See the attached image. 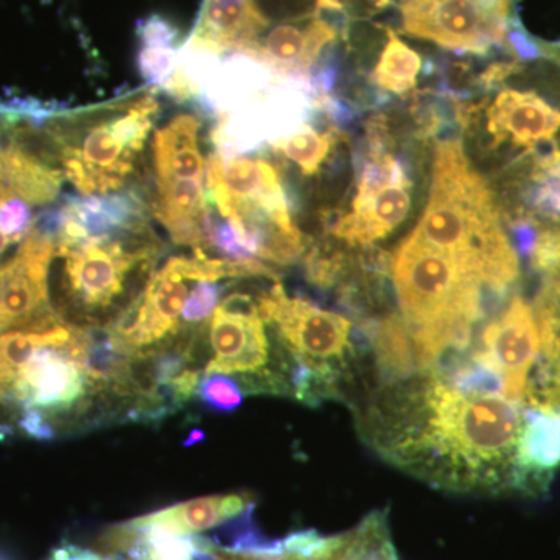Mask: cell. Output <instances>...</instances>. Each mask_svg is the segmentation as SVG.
I'll use <instances>...</instances> for the list:
<instances>
[{
    "mask_svg": "<svg viewBox=\"0 0 560 560\" xmlns=\"http://www.w3.org/2000/svg\"><path fill=\"white\" fill-rule=\"evenodd\" d=\"M510 0H405L404 31L445 49L485 54L506 33Z\"/></svg>",
    "mask_w": 560,
    "mask_h": 560,
    "instance_id": "cell-7",
    "label": "cell"
},
{
    "mask_svg": "<svg viewBox=\"0 0 560 560\" xmlns=\"http://www.w3.org/2000/svg\"><path fill=\"white\" fill-rule=\"evenodd\" d=\"M20 429L24 431L25 436L36 441H51L57 436V431L47 420L46 415L36 408H24L20 419Z\"/></svg>",
    "mask_w": 560,
    "mask_h": 560,
    "instance_id": "cell-31",
    "label": "cell"
},
{
    "mask_svg": "<svg viewBox=\"0 0 560 560\" xmlns=\"http://www.w3.org/2000/svg\"><path fill=\"white\" fill-rule=\"evenodd\" d=\"M249 503L248 493L201 497L173 504L132 522L140 528H158L176 536H190L223 525L241 514Z\"/></svg>",
    "mask_w": 560,
    "mask_h": 560,
    "instance_id": "cell-19",
    "label": "cell"
},
{
    "mask_svg": "<svg viewBox=\"0 0 560 560\" xmlns=\"http://www.w3.org/2000/svg\"><path fill=\"white\" fill-rule=\"evenodd\" d=\"M363 422L385 458L433 485L497 490L514 474L523 419L511 400L467 396L431 374L383 393Z\"/></svg>",
    "mask_w": 560,
    "mask_h": 560,
    "instance_id": "cell-1",
    "label": "cell"
},
{
    "mask_svg": "<svg viewBox=\"0 0 560 560\" xmlns=\"http://www.w3.org/2000/svg\"><path fill=\"white\" fill-rule=\"evenodd\" d=\"M536 179L534 205L547 215L560 217V151L540 162Z\"/></svg>",
    "mask_w": 560,
    "mask_h": 560,
    "instance_id": "cell-26",
    "label": "cell"
},
{
    "mask_svg": "<svg viewBox=\"0 0 560 560\" xmlns=\"http://www.w3.org/2000/svg\"><path fill=\"white\" fill-rule=\"evenodd\" d=\"M410 187L404 168L383 183L361 180L352 212L338 221L334 234L353 246L382 241L408 215Z\"/></svg>",
    "mask_w": 560,
    "mask_h": 560,
    "instance_id": "cell-12",
    "label": "cell"
},
{
    "mask_svg": "<svg viewBox=\"0 0 560 560\" xmlns=\"http://www.w3.org/2000/svg\"><path fill=\"white\" fill-rule=\"evenodd\" d=\"M401 312L408 326L419 327L447 313L482 316V283L471 278L451 254L408 237L393 260Z\"/></svg>",
    "mask_w": 560,
    "mask_h": 560,
    "instance_id": "cell-5",
    "label": "cell"
},
{
    "mask_svg": "<svg viewBox=\"0 0 560 560\" xmlns=\"http://www.w3.org/2000/svg\"><path fill=\"white\" fill-rule=\"evenodd\" d=\"M213 357L205 374H256L270 360V341L260 316L213 312L209 326Z\"/></svg>",
    "mask_w": 560,
    "mask_h": 560,
    "instance_id": "cell-14",
    "label": "cell"
},
{
    "mask_svg": "<svg viewBox=\"0 0 560 560\" xmlns=\"http://www.w3.org/2000/svg\"><path fill=\"white\" fill-rule=\"evenodd\" d=\"M160 113L156 92L143 91L86 110L62 113L44 131L62 175L83 195L119 190L135 172Z\"/></svg>",
    "mask_w": 560,
    "mask_h": 560,
    "instance_id": "cell-3",
    "label": "cell"
},
{
    "mask_svg": "<svg viewBox=\"0 0 560 560\" xmlns=\"http://www.w3.org/2000/svg\"><path fill=\"white\" fill-rule=\"evenodd\" d=\"M335 143L334 131L319 135L311 125L304 124L296 131L271 142L272 150L300 165L304 175H315L320 164L329 156Z\"/></svg>",
    "mask_w": 560,
    "mask_h": 560,
    "instance_id": "cell-23",
    "label": "cell"
},
{
    "mask_svg": "<svg viewBox=\"0 0 560 560\" xmlns=\"http://www.w3.org/2000/svg\"><path fill=\"white\" fill-rule=\"evenodd\" d=\"M488 128L495 143L511 139L515 147L533 150L560 130V110L533 92L501 91L488 110Z\"/></svg>",
    "mask_w": 560,
    "mask_h": 560,
    "instance_id": "cell-17",
    "label": "cell"
},
{
    "mask_svg": "<svg viewBox=\"0 0 560 560\" xmlns=\"http://www.w3.org/2000/svg\"><path fill=\"white\" fill-rule=\"evenodd\" d=\"M57 238L32 224L13 259L0 265V311L11 326L44 331L65 324L49 302V265Z\"/></svg>",
    "mask_w": 560,
    "mask_h": 560,
    "instance_id": "cell-9",
    "label": "cell"
},
{
    "mask_svg": "<svg viewBox=\"0 0 560 560\" xmlns=\"http://www.w3.org/2000/svg\"><path fill=\"white\" fill-rule=\"evenodd\" d=\"M140 47H168L179 49V28L161 14H150L136 25Z\"/></svg>",
    "mask_w": 560,
    "mask_h": 560,
    "instance_id": "cell-29",
    "label": "cell"
},
{
    "mask_svg": "<svg viewBox=\"0 0 560 560\" xmlns=\"http://www.w3.org/2000/svg\"><path fill=\"white\" fill-rule=\"evenodd\" d=\"M411 237L451 254L489 289L504 291L518 278L492 195L456 140L438 145L430 201Z\"/></svg>",
    "mask_w": 560,
    "mask_h": 560,
    "instance_id": "cell-2",
    "label": "cell"
},
{
    "mask_svg": "<svg viewBox=\"0 0 560 560\" xmlns=\"http://www.w3.org/2000/svg\"><path fill=\"white\" fill-rule=\"evenodd\" d=\"M375 366L386 385L407 381L415 372L416 357L410 329L397 316L366 326Z\"/></svg>",
    "mask_w": 560,
    "mask_h": 560,
    "instance_id": "cell-21",
    "label": "cell"
},
{
    "mask_svg": "<svg viewBox=\"0 0 560 560\" xmlns=\"http://www.w3.org/2000/svg\"><path fill=\"white\" fill-rule=\"evenodd\" d=\"M140 529H142L143 544H145V560H194L195 551H197L195 534L176 536V534L158 528Z\"/></svg>",
    "mask_w": 560,
    "mask_h": 560,
    "instance_id": "cell-24",
    "label": "cell"
},
{
    "mask_svg": "<svg viewBox=\"0 0 560 560\" xmlns=\"http://www.w3.org/2000/svg\"><path fill=\"white\" fill-rule=\"evenodd\" d=\"M92 383L83 368L70 359L65 348H43L21 368L13 383V400L44 415L68 412L84 407Z\"/></svg>",
    "mask_w": 560,
    "mask_h": 560,
    "instance_id": "cell-10",
    "label": "cell"
},
{
    "mask_svg": "<svg viewBox=\"0 0 560 560\" xmlns=\"http://www.w3.org/2000/svg\"><path fill=\"white\" fill-rule=\"evenodd\" d=\"M58 212L61 224L57 245L83 238L110 237L149 224L145 206L135 191L69 198Z\"/></svg>",
    "mask_w": 560,
    "mask_h": 560,
    "instance_id": "cell-13",
    "label": "cell"
},
{
    "mask_svg": "<svg viewBox=\"0 0 560 560\" xmlns=\"http://www.w3.org/2000/svg\"><path fill=\"white\" fill-rule=\"evenodd\" d=\"M481 341L503 378L504 397L522 400L540 349L539 326L529 305L515 296L506 311L485 327Z\"/></svg>",
    "mask_w": 560,
    "mask_h": 560,
    "instance_id": "cell-11",
    "label": "cell"
},
{
    "mask_svg": "<svg viewBox=\"0 0 560 560\" xmlns=\"http://www.w3.org/2000/svg\"><path fill=\"white\" fill-rule=\"evenodd\" d=\"M3 186L28 205H46L60 194L62 172L13 138L3 145Z\"/></svg>",
    "mask_w": 560,
    "mask_h": 560,
    "instance_id": "cell-20",
    "label": "cell"
},
{
    "mask_svg": "<svg viewBox=\"0 0 560 560\" xmlns=\"http://www.w3.org/2000/svg\"><path fill=\"white\" fill-rule=\"evenodd\" d=\"M0 560H2V559H0Z\"/></svg>",
    "mask_w": 560,
    "mask_h": 560,
    "instance_id": "cell-35",
    "label": "cell"
},
{
    "mask_svg": "<svg viewBox=\"0 0 560 560\" xmlns=\"http://www.w3.org/2000/svg\"><path fill=\"white\" fill-rule=\"evenodd\" d=\"M162 243L149 224L110 237L83 238L57 245L65 259L62 293L66 307L86 326H102L136 278L150 275ZM108 323V324H109Z\"/></svg>",
    "mask_w": 560,
    "mask_h": 560,
    "instance_id": "cell-4",
    "label": "cell"
},
{
    "mask_svg": "<svg viewBox=\"0 0 560 560\" xmlns=\"http://www.w3.org/2000/svg\"><path fill=\"white\" fill-rule=\"evenodd\" d=\"M187 282L195 280L184 270L183 256L172 257L106 326L116 348L130 355L180 334Z\"/></svg>",
    "mask_w": 560,
    "mask_h": 560,
    "instance_id": "cell-8",
    "label": "cell"
},
{
    "mask_svg": "<svg viewBox=\"0 0 560 560\" xmlns=\"http://www.w3.org/2000/svg\"><path fill=\"white\" fill-rule=\"evenodd\" d=\"M259 313L264 323L276 326L280 341L294 357L341 374L352 353L348 318L301 298L290 300L279 282L259 298Z\"/></svg>",
    "mask_w": 560,
    "mask_h": 560,
    "instance_id": "cell-6",
    "label": "cell"
},
{
    "mask_svg": "<svg viewBox=\"0 0 560 560\" xmlns=\"http://www.w3.org/2000/svg\"><path fill=\"white\" fill-rule=\"evenodd\" d=\"M316 5L324 10H341L340 0H316Z\"/></svg>",
    "mask_w": 560,
    "mask_h": 560,
    "instance_id": "cell-32",
    "label": "cell"
},
{
    "mask_svg": "<svg viewBox=\"0 0 560 560\" xmlns=\"http://www.w3.org/2000/svg\"><path fill=\"white\" fill-rule=\"evenodd\" d=\"M512 486L539 488L560 464V408H536L525 415L515 453Z\"/></svg>",
    "mask_w": 560,
    "mask_h": 560,
    "instance_id": "cell-18",
    "label": "cell"
},
{
    "mask_svg": "<svg viewBox=\"0 0 560 560\" xmlns=\"http://www.w3.org/2000/svg\"><path fill=\"white\" fill-rule=\"evenodd\" d=\"M180 49L168 47H140L138 69L150 86L162 88L178 65Z\"/></svg>",
    "mask_w": 560,
    "mask_h": 560,
    "instance_id": "cell-28",
    "label": "cell"
},
{
    "mask_svg": "<svg viewBox=\"0 0 560 560\" xmlns=\"http://www.w3.org/2000/svg\"><path fill=\"white\" fill-rule=\"evenodd\" d=\"M197 396L206 407L219 412L235 411L243 404L241 385L224 374H205Z\"/></svg>",
    "mask_w": 560,
    "mask_h": 560,
    "instance_id": "cell-25",
    "label": "cell"
},
{
    "mask_svg": "<svg viewBox=\"0 0 560 560\" xmlns=\"http://www.w3.org/2000/svg\"><path fill=\"white\" fill-rule=\"evenodd\" d=\"M2 161H3V145H2V143H0V189L9 191V190H7V187L3 186V164H2ZM9 194H10V191H9Z\"/></svg>",
    "mask_w": 560,
    "mask_h": 560,
    "instance_id": "cell-34",
    "label": "cell"
},
{
    "mask_svg": "<svg viewBox=\"0 0 560 560\" xmlns=\"http://www.w3.org/2000/svg\"><path fill=\"white\" fill-rule=\"evenodd\" d=\"M420 69L422 58L418 51L412 50L396 33L388 31V43L374 69L375 83L394 94H404L418 83Z\"/></svg>",
    "mask_w": 560,
    "mask_h": 560,
    "instance_id": "cell-22",
    "label": "cell"
},
{
    "mask_svg": "<svg viewBox=\"0 0 560 560\" xmlns=\"http://www.w3.org/2000/svg\"><path fill=\"white\" fill-rule=\"evenodd\" d=\"M202 440H205V433H202L201 430H194L190 433L189 440L184 442V445H186V447H190V445L197 444L198 441Z\"/></svg>",
    "mask_w": 560,
    "mask_h": 560,
    "instance_id": "cell-33",
    "label": "cell"
},
{
    "mask_svg": "<svg viewBox=\"0 0 560 560\" xmlns=\"http://www.w3.org/2000/svg\"><path fill=\"white\" fill-rule=\"evenodd\" d=\"M224 287L213 280H200L190 291L183 308V330L200 326L215 312Z\"/></svg>",
    "mask_w": 560,
    "mask_h": 560,
    "instance_id": "cell-27",
    "label": "cell"
},
{
    "mask_svg": "<svg viewBox=\"0 0 560 560\" xmlns=\"http://www.w3.org/2000/svg\"><path fill=\"white\" fill-rule=\"evenodd\" d=\"M33 224V215L28 202L18 197H9L0 201V230L14 243L25 238Z\"/></svg>",
    "mask_w": 560,
    "mask_h": 560,
    "instance_id": "cell-30",
    "label": "cell"
},
{
    "mask_svg": "<svg viewBox=\"0 0 560 560\" xmlns=\"http://www.w3.org/2000/svg\"><path fill=\"white\" fill-rule=\"evenodd\" d=\"M267 25L256 0H202L197 25L184 46L215 55L245 54Z\"/></svg>",
    "mask_w": 560,
    "mask_h": 560,
    "instance_id": "cell-16",
    "label": "cell"
},
{
    "mask_svg": "<svg viewBox=\"0 0 560 560\" xmlns=\"http://www.w3.org/2000/svg\"><path fill=\"white\" fill-rule=\"evenodd\" d=\"M337 32L318 16L296 22H283L272 27L264 39L245 51L268 68L278 70L287 77H304L318 60L327 44L334 43Z\"/></svg>",
    "mask_w": 560,
    "mask_h": 560,
    "instance_id": "cell-15",
    "label": "cell"
}]
</instances>
